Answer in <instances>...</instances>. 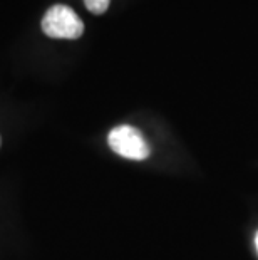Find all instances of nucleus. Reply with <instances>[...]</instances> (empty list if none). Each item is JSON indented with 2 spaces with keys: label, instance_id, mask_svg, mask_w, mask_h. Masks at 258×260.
Returning a JSON list of instances; mask_svg holds the SVG:
<instances>
[{
  "label": "nucleus",
  "instance_id": "1",
  "mask_svg": "<svg viewBox=\"0 0 258 260\" xmlns=\"http://www.w3.org/2000/svg\"><path fill=\"white\" fill-rule=\"evenodd\" d=\"M44 34L52 39H79L84 34V24L67 5H52L42 19Z\"/></svg>",
  "mask_w": 258,
  "mask_h": 260
},
{
  "label": "nucleus",
  "instance_id": "2",
  "mask_svg": "<svg viewBox=\"0 0 258 260\" xmlns=\"http://www.w3.org/2000/svg\"><path fill=\"white\" fill-rule=\"evenodd\" d=\"M109 146L114 153L128 159H146L150 156V146L141 133L133 126H116L107 138Z\"/></svg>",
  "mask_w": 258,
  "mask_h": 260
},
{
  "label": "nucleus",
  "instance_id": "3",
  "mask_svg": "<svg viewBox=\"0 0 258 260\" xmlns=\"http://www.w3.org/2000/svg\"><path fill=\"white\" fill-rule=\"evenodd\" d=\"M109 2H111V0H84L87 10L96 15H101L106 12L109 7Z\"/></svg>",
  "mask_w": 258,
  "mask_h": 260
},
{
  "label": "nucleus",
  "instance_id": "4",
  "mask_svg": "<svg viewBox=\"0 0 258 260\" xmlns=\"http://www.w3.org/2000/svg\"><path fill=\"white\" fill-rule=\"evenodd\" d=\"M255 245H256V252H258V234H256V239H255Z\"/></svg>",
  "mask_w": 258,
  "mask_h": 260
},
{
  "label": "nucleus",
  "instance_id": "5",
  "mask_svg": "<svg viewBox=\"0 0 258 260\" xmlns=\"http://www.w3.org/2000/svg\"><path fill=\"white\" fill-rule=\"evenodd\" d=\"M0 145H2V140H0Z\"/></svg>",
  "mask_w": 258,
  "mask_h": 260
}]
</instances>
